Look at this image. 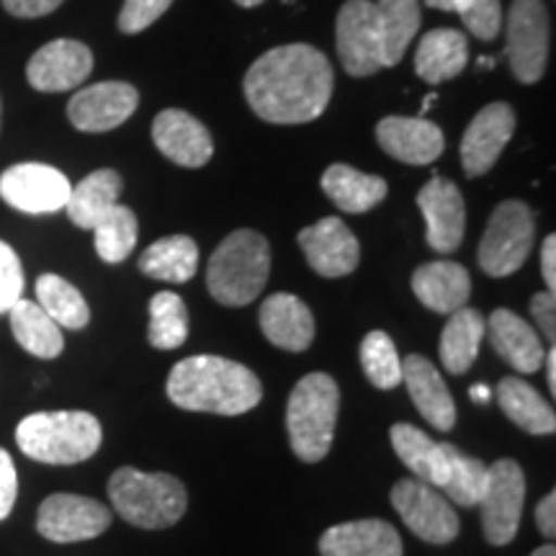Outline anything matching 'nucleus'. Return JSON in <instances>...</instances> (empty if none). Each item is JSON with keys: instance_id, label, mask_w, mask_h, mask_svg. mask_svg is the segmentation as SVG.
<instances>
[{"instance_id": "f257e3e1", "label": "nucleus", "mask_w": 556, "mask_h": 556, "mask_svg": "<svg viewBox=\"0 0 556 556\" xmlns=\"http://www.w3.org/2000/svg\"><path fill=\"white\" fill-rule=\"evenodd\" d=\"M336 88L330 60L312 45L274 47L242 83L250 109L268 124H307L325 114Z\"/></svg>"}, {"instance_id": "f03ea898", "label": "nucleus", "mask_w": 556, "mask_h": 556, "mask_svg": "<svg viewBox=\"0 0 556 556\" xmlns=\"http://www.w3.org/2000/svg\"><path fill=\"white\" fill-rule=\"evenodd\" d=\"M168 400L189 413L245 415L263 400L261 379L238 361L191 356L178 361L168 377Z\"/></svg>"}, {"instance_id": "7ed1b4c3", "label": "nucleus", "mask_w": 556, "mask_h": 556, "mask_svg": "<svg viewBox=\"0 0 556 556\" xmlns=\"http://www.w3.org/2000/svg\"><path fill=\"white\" fill-rule=\"evenodd\" d=\"M99 417L83 409L34 413L18 422L16 443L21 454L50 467H73L88 462L101 448Z\"/></svg>"}, {"instance_id": "20e7f679", "label": "nucleus", "mask_w": 556, "mask_h": 556, "mask_svg": "<svg viewBox=\"0 0 556 556\" xmlns=\"http://www.w3.org/2000/svg\"><path fill=\"white\" fill-rule=\"evenodd\" d=\"M109 497L116 516L148 531L176 526L189 507V492L180 479L165 471H139L131 467H122L111 475Z\"/></svg>"}, {"instance_id": "39448f33", "label": "nucleus", "mask_w": 556, "mask_h": 556, "mask_svg": "<svg viewBox=\"0 0 556 556\" xmlns=\"http://www.w3.org/2000/svg\"><path fill=\"white\" fill-rule=\"evenodd\" d=\"M270 274V245L255 229L227 235L214 250L206 268L208 294L225 307L255 302Z\"/></svg>"}, {"instance_id": "423d86ee", "label": "nucleus", "mask_w": 556, "mask_h": 556, "mask_svg": "<svg viewBox=\"0 0 556 556\" xmlns=\"http://www.w3.org/2000/svg\"><path fill=\"white\" fill-rule=\"evenodd\" d=\"M340 409V389L330 374H307L291 389L287 430L299 462L317 464L330 454Z\"/></svg>"}, {"instance_id": "0eeeda50", "label": "nucleus", "mask_w": 556, "mask_h": 556, "mask_svg": "<svg viewBox=\"0 0 556 556\" xmlns=\"http://www.w3.org/2000/svg\"><path fill=\"white\" fill-rule=\"evenodd\" d=\"M536 217L523 201H503L492 212L484 238L479 242V268L492 278L513 276L531 255Z\"/></svg>"}, {"instance_id": "6e6552de", "label": "nucleus", "mask_w": 556, "mask_h": 556, "mask_svg": "<svg viewBox=\"0 0 556 556\" xmlns=\"http://www.w3.org/2000/svg\"><path fill=\"white\" fill-rule=\"evenodd\" d=\"M507 47L505 54L510 60L513 75L533 86L544 78L548 47H552V24H548V11L544 0H513L507 11Z\"/></svg>"}, {"instance_id": "1a4fd4ad", "label": "nucleus", "mask_w": 556, "mask_h": 556, "mask_svg": "<svg viewBox=\"0 0 556 556\" xmlns=\"http://www.w3.org/2000/svg\"><path fill=\"white\" fill-rule=\"evenodd\" d=\"M486 492L482 497V531L492 546H507L518 536L526 503V475L516 458H497L486 467Z\"/></svg>"}, {"instance_id": "9d476101", "label": "nucleus", "mask_w": 556, "mask_h": 556, "mask_svg": "<svg viewBox=\"0 0 556 556\" xmlns=\"http://www.w3.org/2000/svg\"><path fill=\"white\" fill-rule=\"evenodd\" d=\"M338 54L353 78L379 73L384 67L381 26L374 0H345L336 21Z\"/></svg>"}, {"instance_id": "9b49d317", "label": "nucleus", "mask_w": 556, "mask_h": 556, "mask_svg": "<svg viewBox=\"0 0 556 556\" xmlns=\"http://www.w3.org/2000/svg\"><path fill=\"white\" fill-rule=\"evenodd\" d=\"M392 505L402 523L428 544H451L458 536V516L435 486L420 479H400L392 486Z\"/></svg>"}, {"instance_id": "f8f14e48", "label": "nucleus", "mask_w": 556, "mask_h": 556, "mask_svg": "<svg viewBox=\"0 0 556 556\" xmlns=\"http://www.w3.org/2000/svg\"><path fill=\"white\" fill-rule=\"evenodd\" d=\"M111 526V510L99 500L58 492L39 505L37 531L54 544H75L101 536Z\"/></svg>"}, {"instance_id": "ddd939ff", "label": "nucleus", "mask_w": 556, "mask_h": 556, "mask_svg": "<svg viewBox=\"0 0 556 556\" xmlns=\"http://www.w3.org/2000/svg\"><path fill=\"white\" fill-rule=\"evenodd\" d=\"M70 180L62 170L45 163L11 165L0 176V199L24 214H52L65 208Z\"/></svg>"}, {"instance_id": "4468645a", "label": "nucleus", "mask_w": 556, "mask_h": 556, "mask_svg": "<svg viewBox=\"0 0 556 556\" xmlns=\"http://www.w3.org/2000/svg\"><path fill=\"white\" fill-rule=\"evenodd\" d=\"M139 106V90L129 83L106 80L78 90L67 103V119L75 129L101 135L122 127Z\"/></svg>"}, {"instance_id": "2eb2a0df", "label": "nucleus", "mask_w": 556, "mask_h": 556, "mask_svg": "<svg viewBox=\"0 0 556 556\" xmlns=\"http://www.w3.org/2000/svg\"><path fill=\"white\" fill-rule=\"evenodd\" d=\"M417 206L428 225V245L435 253L448 255L458 250L467 232V201L454 180L433 176L417 193Z\"/></svg>"}, {"instance_id": "dca6fc26", "label": "nucleus", "mask_w": 556, "mask_h": 556, "mask_svg": "<svg viewBox=\"0 0 556 556\" xmlns=\"http://www.w3.org/2000/svg\"><path fill=\"white\" fill-rule=\"evenodd\" d=\"M93 73V52L83 41L54 39L31 54L26 80L41 93H65Z\"/></svg>"}, {"instance_id": "f3484780", "label": "nucleus", "mask_w": 556, "mask_h": 556, "mask_svg": "<svg viewBox=\"0 0 556 556\" xmlns=\"http://www.w3.org/2000/svg\"><path fill=\"white\" fill-rule=\"evenodd\" d=\"M516 122V111L503 101L490 103L471 119L462 137V165L469 178H479L495 168L507 142L513 139Z\"/></svg>"}, {"instance_id": "a211bd4d", "label": "nucleus", "mask_w": 556, "mask_h": 556, "mask_svg": "<svg viewBox=\"0 0 556 556\" xmlns=\"http://www.w3.org/2000/svg\"><path fill=\"white\" fill-rule=\"evenodd\" d=\"M299 248L304 250L309 268L325 278H343L358 268L361 245L356 235L338 217H325L299 232Z\"/></svg>"}, {"instance_id": "6ab92c4d", "label": "nucleus", "mask_w": 556, "mask_h": 556, "mask_svg": "<svg viewBox=\"0 0 556 556\" xmlns=\"http://www.w3.org/2000/svg\"><path fill=\"white\" fill-rule=\"evenodd\" d=\"M152 142L180 168H204L214 155V139L197 116L180 109L160 111L152 122Z\"/></svg>"}, {"instance_id": "aec40b11", "label": "nucleus", "mask_w": 556, "mask_h": 556, "mask_svg": "<svg viewBox=\"0 0 556 556\" xmlns=\"http://www.w3.org/2000/svg\"><path fill=\"white\" fill-rule=\"evenodd\" d=\"M377 142L389 157L407 165H428L446 150L443 131L426 116H387L377 124Z\"/></svg>"}, {"instance_id": "412c9836", "label": "nucleus", "mask_w": 556, "mask_h": 556, "mask_svg": "<svg viewBox=\"0 0 556 556\" xmlns=\"http://www.w3.org/2000/svg\"><path fill=\"white\" fill-rule=\"evenodd\" d=\"M323 556H405L397 528L387 520L364 518L338 523L319 536Z\"/></svg>"}, {"instance_id": "4be33fe9", "label": "nucleus", "mask_w": 556, "mask_h": 556, "mask_svg": "<svg viewBox=\"0 0 556 556\" xmlns=\"http://www.w3.org/2000/svg\"><path fill=\"white\" fill-rule=\"evenodd\" d=\"M402 381L407 384L409 400L415 402L417 413L441 433H448L456 426V402L451 397L441 371L426 356H407L402 361Z\"/></svg>"}, {"instance_id": "5701e85b", "label": "nucleus", "mask_w": 556, "mask_h": 556, "mask_svg": "<svg viewBox=\"0 0 556 556\" xmlns=\"http://www.w3.org/2000/svg\"><path fill=\"white\" fill-rule=\"evenodd\" d=\"M392 438L394 454L400 456V462L413 471V475L435 490H441L443 482L448 479L451 462L458 454L454 443H438L433 438L422 433L420 428L409 426V422H397L389 430Z\"/></svg>"}, {"instance_id": "b1692460", "label": "nucleus", "mask_w": 556, "mask_h": 556, "mask_svg": "<svg viewBox=\"0 0 556 556\" xmlns=\"http://www.w3.org/2000/svg\"><path fill=\"white\" fill-rule=\"evenodd\" d=\"M486 338L505 364H510L520 374H536L544 366V343L539 332L510 309H495L486 319Z\"/></svg>"}, {"instance_id": "393cba45", "label": "nucleus", "mask_w": 556, "mask_h": 556, "mask_svg": "<svg viewBox=\"0 0 556 556\" xmlns=\"http://www.w3.org/2000/svg\"><path fill=\"white\" fill-rule=\"evenodd\" d=\"M258 319L263 336L283 351L302 353L315 340V317L307 304L294 294H270L261 304Z\"/></svg>"}, {"instance_id": "a878e982", "label": "nucleus", "mask_w": 556, "mask_h": 556, "mask_svg": "<svg viewBox=\"0 0 556 556\" xmlns=\"http://www.w3.org/2000/svg\"><path fill=\"white\" fill-rule=\"evenodd\" d=\"M413 291L422 307L438 315H454L456 309L467 307L471 296L469 270L454 261L426 263L413 274Z\"/></svg>"}, {"instance_id": "bb28decb", "label": "nucleus", "mask_w": 556, "mask_h": 556, "mask_svg": "<svg viewBox=\"0 0 556 556\" xmlns=\"http://www.w3.org/2000/svg\"><path fill=\"white\" fill-rule=\"evenodd\" d=\"M469 62V41L456 29H433L417 41L415 73L430 86L454 80Z\"/></svg>"}, {"instance_id": "cd10ccee", "label": "nucleus", "mask_w": 556, "mask_h": 556, "mask_svg": "<svg viewBox=\"0 0 556 556\" xmlns=\"http://www.w3.org/2000/svg\"><path fill=\"white\" fill-rule=\"evenodd\" d=\"M122 189L124 180L116 170H93L90 176L83 178L78 186L70 189L65 204L70 222L80 229H93L99 225V219L106 217L111 208L119 204Z\"/></svg>"}, {"instance_id": "c85d7f7f", "label": "nucleus", "mask_w": 556, "mask_h": 556, "mask_svg": "<svg viewBox=\"0 0 556 556\" xmlns=\"http://www.w3.org/2000/svg\"><path fill=\"white\" fill-rule=\"evenodd\" d=\"M497 402L505 417L510 422H516L520 430L531 435H552L556 430V415L554 407L541 397L536 387L528 384L520 377H505L500 381L497 389Z\"/></svg>"}, {"instance_id": "c756f323", "label": "nucleus", "mask_w": 556, "mask_h": 556, "mask_svg": "<svg viewBox=\"0 0 556 556\" xmlns=\"http://www.w3.org/2000/svg\"><path fill=\"white\" fill-rule=\"evenodd\" d=\"M323 191L340 212L364 214L387 199V180L336 163L323 173Z\"/></svg>"}, {"instance_id": "7c9ffc66", "label": "nucleus", "mask_w": 556, "mask_h": 556, "mask_svg": "<svg viewBox=\"0 0 556 556\" xmlns=\"http://www.w3.org/2000/svg\"><path fill=\"white\" fill-rule=\"evenodd\" d=\"M199 245L189 235H170L144 250L139 255V270L155 281L186 283L197 276Z\"/></svg>"}, {"instance_id": "2f4dec72", "label": "nucleus", "mask_w": 556, "mask_h": 556, "mask_svg": "<svg viewBox=\"0 0 556 556\" xmlns=\"http://www.w3.org/2000/svg\"><path fill=\"white\" fill-rule=\"evenodd\" d=\"M11 315V330L16 343L24 348L26 353L37 358H58L65 348V338H62L60 325L39 307L37 302L29 299H18L9 309Z\"/></svg>"}, {"instance_id": "473e14b6", "label": "nucleus", "mask_w": 556, "mask_h": 556, "mask_svg": "<svg viewBox=\"0 0 556 556\" xmlns=\"http://www.w3.org/2000/svg\"><path fill=\"white\" fill-rule=\"evenodd\" d=\"M484 317L477 309L462 307L448 315L446 328L441 332V361L451 374H467L479 356V345L484 340Z\"/></svg>"}, {"instance_id": "72a5a7b5", "label": "nucleus", "mask_w": 556, "mask_h": 556, "mask_svg": "<svg viewBox=\"0 0 556 556\" xmlns=\"http://www.w3.org/2000/svg\"><path fill=\"white\" fill-rule=\"evenodd\" d=\"M384 67L400 65L413 39L420 31V3L417 0H377Z\"/></svg>"}, {"instance_id": "f704fd0d", "label": "nucleus", "mask_w": 556, "mask_h": 556, "mask_svg": "<svg viewBox=\"0 0 556 556\" xmlns=\"http://www.w3.org/2000/svg\"><path fill=\"white\" fill-rule=\"evenodd\" d=\"M37 304L60 328L83 330L90 323L86 296L58 274H41L37 278Z\"/></svg>"}, {"instance_id": "c9c22d12", "label": "nucleus", "mask_w": 556, "mask_h": 556, "mask_svg": "<svg viewBox=\"0 0 556 556\" xmlns=\"http://www.w3.org/2000/svg\"><path fill=\"white\" fill-rule=\"evenodd\" d=\"M189 338V309L173 291H160L150 299V330L148 340L157 351H173Z\"/></svg>"}, {"instance_id": "e433bc0d", "label": "nucleus", "mask_w": 556, "mask_h": 556, "mask_svg": "<svg viewBox=\"0 0 556 556\" xmlns=\"http://www.w3.org/2000/svg\"><path fill=\"white\" fill-rule=\"evenodd\" d=\"M96 253L103 263H122L131 255L139 238V222L129 206L116 204L93 227Z\"/></svg>"}, {"instance_id": "4c0bfd02", "label": "nucleus", "mask_w": 556, "mask_h": 556, "mask_svg": "<svg viewBox=\"0 0 556 556\" xmlns=\"http://www.w3.org/2000/svg\"><path fill=\"white\" fill-rule=\"evenodd\" d=\"M361 366L377 389H394L402 384V361L394 340L384 330H371L361 343Z\"/></svg>"}, {"instance_id": "58836bf2", "label": "nucleus", "mask_w": 556, "mask_h": 556, "mask_svg": "<svg viewBox=\"0 0 556 556\" xmlns=\"http://www.w3.org/2000/svg\"><path fill=\"white\" fill-rule=\"evenodd\" d=\"M486 467L484 462H479L475 456L458 454L451 462L448 479L441 486V495L448 500V503L462 505V507H475L482 503L486 492Z\"/></svg>"}, {"instance_id": "ea45409f", "label": "nucleus", "mask_w": 556, "mask_h": 556, "mask_svg": "<svg viewBox=\"0 0 556 556\" xmlns=\"http://www.w3.org/2000/svg\"><path fill=\"white\" fill-rule=\"evenodd\" d=\"M454 13H458L464 26L477 39L492 41L503 29V5L500 0H456Z\"/></svg>"}, {"instance_id": "a19ab883", "label": "nucleus", "mask_w": 556, "mask_h": 556, "mask_svg": "<svg viewBox=\"0 0 556 556\" xmlns=\"http://www.w3.org/2000/svg\"><path fill=\"white\" fill-rule=\"evenodd\" d=\"M24 294V268L9 242L0 240V315H5Z\"/></svg>"}, {"instance_id": "79ce46f5", "label": "nucleus", "mask_w": 556, "mask_h": 556, "mask_svg": "<svg viewBox=\"0 0 556 556\" xmlns=\"http://www.w3.org/2000/svg\"><path fill=\"white\" fill-rule=\"evenodd\" d=\"M173 5V0H124L119 13V31L139 34L150 29L155 21Z\"/></svg>"}, {"instance_id": "37998d69", "label": "nucleus", "mask_w": 556, "mask_h": 556, "mask_svg": "<svg viewBox=\"0 0 556 556\" xmlns=\"http://www.w3.org/2000/svg\"><path fill=\"white\" fill-rule=\"evenodd\" d=\"M18 495V477L16 467H13V458L5 448H0V520L11 516L13 505H16Z\"/></svg>"}, {"instance_id": "c03bdc74", "label": "nucleus", "mask_w": 556, "mask_h": 556, "mask_svg": "<svg viewBox=\"0 0 556 556\" xmlns=\"http://www.w3.org/2000/svg\"><path fill=\"white\" fill-rule=\"evenodd\" d=\"M531 315L536 319L539 330L544 332L548 343H554L556 338V299L554 291H539L531 299Z\"/></svg>"}, {"instance_id": "a18cd8bd", "label": "nucleus", "mask_w": 556, "mask_h": 556, "mask_svg": "<svg viewBox=\"0 0 556 556\" xmlns=\"http://www.w3.org/2000/svg\"><path fill=\"white\" fill-rule=\"evenodd\" d=\"M65 0H3V9L16 18L50 16Z\"/></svg>"}, {"instance_id": "49530a36", "label": "nucleus", "mask_w": 556, "mask_h": 556, "mask_svg": "<svg viewBox=\"0 0 556 556\" xmlns=\"http://www.w3.org/2000/svg\"><path fill=\"white\" fill-rule=\"evenodd\" d=\"M536 526L541 536H546L548 541L556 536V492H548L536 505Z\"/></svg>"}, {"instance_id": "de8ad7c7", "label": "nucleus", "mask_w": 556, "mask_h": 556, "mask_svg": "<svg viewBox=\"0 0 556 556\" xmlns=\"http://www.w3.org/2000/svg\"><path fill=\"white\" fill-rule=\"evenodd\" d=\"M541 276H544L548 291L556 289V238L548 235L541 245Z\"/></svg>"}, {"instance_id": "09e8293b", "label": "nucleus", "mask_w": 556, "mask_h": 556, "mask_svg": "<svg viewBox=\"0 0 556 556\" xmlns=\"http://www.w3.org/2000/svg\"><path fill=\"white\" fill-rule=\"evenodd\" d=\"M544 361H546V379H548V389H552V394L556 397V351H554V348H552V351L546 353Z\"/></svg>"}, {"instance_id": "8fccbe9b", "label": "nucleus", "mask_w": 556, "mask_h": 556, "mask_svg": "<svg viewBox=\"0 0 556 556\" xmlns=\"http://www.w3.org/2000/svg\"><path fill=\"white\" fill-rule=\"evenodd\" d=\"M469 397L471 402H477V405H486V402L492 400V389L486 384H475L469 389Z\"/></svg>"}, {"instance_id": "3c124183", "label": "nucleus", "mask_w": 556, "mask_h": 556, "mask_svg": "<svg viewBox=\"0 0 556 556\" xmlns=\"http://www.w3.org/2000/svg\"><path fill=\"white\" fill-rule=\"evenodd\" d=\"M454 3H456V0H426L428 9L446 11V13H454Z\"/></svg>"}, {"instance_id": "603ef678", "label": "nucleus", "mask_w": 556, "mask_h": 556, "mask_svg": "<svg viewBox=\"0 0 556 556\" xmlns=\"http://www.w3.org/2000/svg\"><path fill=\"white\" fill-rule=\"evenodd\" d=\"M531 556H556V548H554V544H544V546H539Z\"/></svg>"}, {"instance_id": "864d4df0", "label": "nucleus", "mask_w": 556, "mask_h": 556, "mask_svg": "<svg viewBox=\"0 0 556 556\" xmlns=\"http://www.w3.org/2000/svg\"><path fill=\"white\" fill-rule=\"evenodd\" d=\"M235 3L242 5V9H255V5L266 3V0H235Z\"/></svg>"}, {"instance_id": "5fc2aeb1", "label": "nucleus", "mask_w": 556, "mask_h": 556, "mask_svg": "<svg viewBox=\"0 0 556 556\" xmlns=\"http://www.w3.org/2000/svg\"><path fill=\"white\" fill-rule=\"evenodd\" d=\"M433 101H438V96H435V93H430L428 99H426V103H422V109H420V116H426V114H428V109L433 106Z\"/></svg>"}, {"instance_id": "6e6d98bb", "label": "nucleus", "mask_w": 556, "mask_h": 556, "mask_svg": "<svg viewBox=\"0 0 556 556\" xmlns=\"http://www.w3.org/2000/svg\"><path fill=\"white\" fill-rule=\"evenodd\" d=\"M0 119H3V103H0Z\"/></svg>"}]
</instances>
